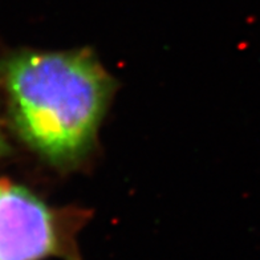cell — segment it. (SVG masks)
Listing matches in <instances>:
<instances>
[{
    "label": "cell",
    "instance_id": "cell-1",
    "mask_svg": "<svg viewBox=\"0 0 260 260\" xmlns=\"http://www.w3.org/2000/svg\"><path fill=\"white\" fill-rule=\"evenodd\" d=\"M19 137L49 164L68 168L96 142L116 82L89 49L21 51L0 62Z\"/></svg>",
    "mask_w": 260,
    "mask_h": 260
},
{
    "label": "cell",
    "instance_id": "cell-2",
    "mask_svg": "<svg viewBox=\"0 0 260 260\" xmlns=\"http://www.w3.org/2000/svg\"><path fill=\"white\" fill-rule=\"evenodd\" d=\"M88 220L86 210L52 207L0 179V260H82L77 236Z\"/></svg>",
    "mask_w": 260,
    "mask_h": 260
},
{
    "label": "cell",
    "instance_id": "cell-3",
    "mask_svg": "<svg viewBox=\"0 0 260 260\" xmlns=\"http://www.w3.org/2000/svg\"><path fill=\"white\" fill-rule=\"evenodd\" d=\"M7 149V145H6V141H4L3 133H2V129H0V155L3 154L4 151Z\"/></svg>",
    "mask_w": 260,
    "mask_h": 260
}]
</instances>
